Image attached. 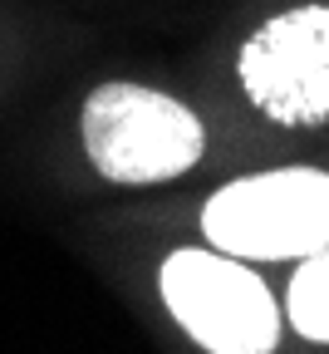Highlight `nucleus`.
Listing matches in <instances>:
<instances>
[{
	"mask_svg": "<svg viewBox=\"0 0 329 354\" xmlns=\"http://www.w3.org/2000/svg\"><path fill=\"white\" fill-rule=\"evenodd\" d=\"M84 148L109 183L148 187L192 172L207 153L202 118L143 84H99L84 99Z\"/></svg>",
	"mask_w": 329,
	"mask_h": 354,
	"instance_id": "nucleus-1",
	"label": "nucleus"
},
{
	"mask_svg": "<svg viewBox=\"0 0 329 354\" xmlns=\"http://www.w3.org/2000/svg\"><path fill=\"white\" fill-rule=\"evenodd\" d=\"M202 232L236 261H305L329 246V172L275 167L241 177L202 207Z\"/></svg>",
	"mask_w": 329,
	"mask_h": 354,
	"instance_id": "nucleus-2",
	"label": "nucleus"
},
{
	"mask_svg": "<svg viewBox=\"0 0 329 354\" xmlns=\"http://www.w3.org/2000/svg\"><path fill=\"white\" fill-rule=\"evenodd\" d=\"M162 300L212 354H265L280 339V310L265 281L226 251H172L162 261Z\"/></svg>",
	"mask_w": 329,
	"mask_h": 354,
	"instance_id": "nucleus-3",
	"label": "nucleus"
},
{
	"mask_svg": "<svg viewBox=\"0 0 329 354\" xmlns=\"http://www.w3.org/2000/svg\"><path fill=\"white\" fill-rule=\"evenodd\" d=\"M251 104L285 123L314 128L329 118V6H300L265 20L236 59Z\"/></svg>",
	"mask_w": 329,
	"mask_h": 354,
	"instance_id": "nucleus-4",
	"label": "nucleus"
},
{
	"mask_svg": "<svg viewBox=\"0 0 329 354\" xmlns=\"http://www.w3.org/2000/svg\"><path fill=\"white\" fill-rule=\"evenodd\" d=\"M290 325L314 339V344H329V246L310 251L305 266L290 281Z\"/></svg>",
	"mask_w": 329,
	"mask_h": 354,
	"instance_id": "nucleus-5",
	"label": "nucleus"
}]
</instances>
